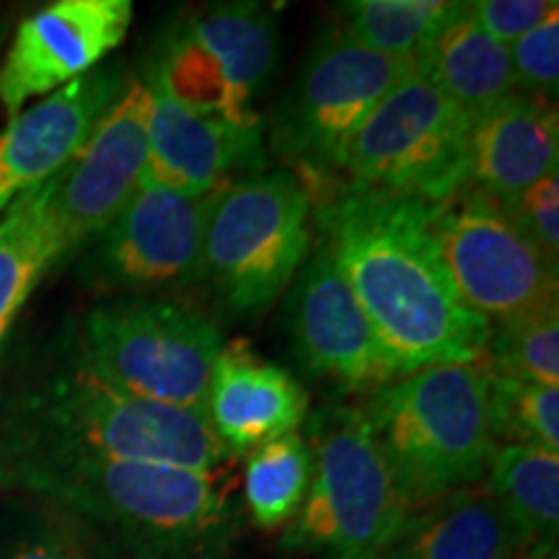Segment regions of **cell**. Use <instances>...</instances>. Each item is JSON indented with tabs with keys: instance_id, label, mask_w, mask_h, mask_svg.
Segmentation results:
<instances>
[{
	"instance_id": "ffe728a7",
	"label": "cell",
	"mask_w": 559,
	"mask_h": 559,
	"mask_svg": "<svg viewBox=\"0 0 559 559\" xmlns=\"http://www.w3.org/2000/svg\"><path fill=\"white\" fill-rule=\"evenodd\" d=\"M523 547L485 487L409 508L379 559H515Z\"/></svg>"
},
{
	"instance_id": "2e32d148",
	"label": "cell",
	"mask_w": 559,
	"mask_h": 559,
	"mask_svg": "<svg viewBox=\"0 0 559 559\" xmlns=\"http://www.w3.org/2000/svg\"><path fill=\"white\" fill-rule=\"evenodd\" d=\"M128 81L120 62L99 66L5 122L0 130V215L79 156Z\"/></svg>"
},
{
	"instance_id": "3957f363",
	"label": "cell",
	"mask_w": 559,
	"mask_h": 559,
	"mask_svg": "<svg viewBox=\"0 0 559 559\" xmlns=\"http://www.w3.org/2000/svg\"><path fill=\"white\" fill-rule=\"evenodd\" d=\"M0 453L143 461L218 472L239 464L202 412L145 402L96 376L75 347L0 400Z\"/></svg>"
},
{
	"instance_id": "ba28073f",
	"label": "cell",
	"mask_w": 559,
	"mask_h": 559,
	"mask_svg": "<svg viewBox=\"0 0 559 559\" xmlns=\"http://www.w3.org/2000/svg\"><path fill=\"white\" fill-rule=\"evenodd\" d=\"M412 73L415 60L373 52L330 26L272 115V151L309 192L342 181L355 135L383 96Z\"/></svg>"
},
{
	"instance_id": "30bf717a",
	"label": "cell",
	"mask_w": 559,
	"mask_h": 559,
	"mask_svg": "<svg viewBox=\"0 0 559 559\" xmlns=\"http://www.w3.org/2000/svg\"><path fill=\"white\" fill-rule=\"evenodd\" d=\"M472 117L412 73L368 117L345 160V181L419 202L449 200L466 187Z\"/></svg>"
},
{
	"instance_id": "5bb4252c",
	"label": "cell",
	"mask_w": 559,
	"mask_h": 559,
	"mask_svg": "<svg viewBox=\"0 0 559 559\" xmlns=\"http://www.w3.org/2000/svg\"><path fill=\"white\" fill-rule=\"evenodd\" d=\"M130 24V0H58L26 16L0 62L5 117L99 68L128 37Z\"/></svg>"
},
{
	"instance_id": "4fadbf2b",
	"label": "cell",
	"mask_w": 559,
	"mask_h": 559,
	"mask_svg": "<svg viewBox=\"0 0 559 559\" xmlns=\"http://www.w3.org/2000/svg\"><path fill=\"white\" fill-rule=\"evenodd\" d=\"M285 326L298 368L340 396H373L396 376L373 326L319 247L293 280Z\"/></svg>"
},
{
	"instance_id": "d4e9b609",
	"label": "cell",
	"mask_w": 559,
	"mask_h": 559,
	"mask_svg": "<svg viewBox=\"0 0 559 559\" xmlns=\"http://www.w3.org/2000/svg\"><path fill=\"white\" fill-rule=\"evenodd\" d=\"M453 5L449 0H347L337 5V26L368 50L415 60Z\"/></svg>"
},
{
	"instance_id": "5b68a950",
	"label": "cell",
	"mask_w": 559,
	"mask_h": 559,
	"mask_svg": "<svg viewBox=\"0 0 559 559\" xmlns=\"http://www.w3.org/2000/svg\"><path fill=\"white\" fill-rule=\"evenodd\" d=\"M309 495L283 547L319 559H379L409 506L360 407L326 404L306 419Z\"/></svg>"
},
{
	"instance_id": "52a82bcc",
	"label": "cell",
	"mask_w": 559,
	"mask_h": 559,
	"mask_svg": "<svg viewBox=\"0 0 559 559\" xmlns=\"http://www.w3.org/2000/svg\"><path fill=\"white\" fill-rule=\"evenodd\" d=\"M311 210L288 169L230 181L207 215L200 283L234 317L264 313L309 260Z\"/></svg>"
},
{
	"instance_id": "6da1fadb",
	"label": "cell",
	"mask_w": 559,
	"mask_h": 559,
	"mask_svg": "<svg viewBox=\"0 0 559 559\" xmlns=\"http://www.w3.org/2000/svg\"><path fill=\"white\" fill-rule=\"evenodd\" d=\"M309 194L317 247L347 280L396 376L485 362L489 324L453 288L430 228V202L345 179Z\"/></svg>"
},
{
	"instance_id": "4316f807",
	"label": "cell",
	"mask_w": 559,
	"mask_h": 559,
	"mask_svg": "<svg viewBox=\"0 0 559 559\" xmlns=\"http://www.w3.org/2000/svg\"><path fill=\"white\" fill-rule=\"evenodd\" d=\"M489 417L498 445H536L559 453V386L489 370Z\"/></svg>"
},
{
	"instance_id": "ac0fdd59",
	"label": "cell",
	"mask_w": 559,
	"mask_h": 559,
	"mask_svg": "<svg viewBox=\"0 0 559 559\" xmlns=\"http://www.w3.org/2000/svg\"><path fill=\"white\" fill-rule=\"evenodd\" d=\"M309 391L283 366L264 360L249 340L223 342L210 373L205 417L236 459L309 419Z\"/></svg>"
},
{
	"instance_id": "83f0119b",
	"label": "cell",
	"mask_w": 559,
	"mask_h": 559,
	"mask_svg": "<svg viewBox=\"0 0 559 559\" xmlns=\"http://www.w3.org/2000/svg\"><path fill=\"white\" fill-rule=\"evenodd\" d=\"M515 86L555 102L559 86V11L508 47Z\"/></svg>"
},
{
	"instance_id": "cb8c5ba5",
	"label": "cell",
	"mask_w": 559,
	"mask_h": 559,
	"mask_svg": "<svg viewBox=\"0 0 559 559\" xmlns=\"http://www.w3.org/2000/svg\"><path fill=\"white\" fill-rule=\"evenodd\" d=\"M313 459L304 432H288L247 453L243 510L262 531L285 528L309 495Z\"/></svg>"
},
{
	"instance_id": "603a6c76",
	"label": "cell",
	"mask_w": 559,
	"mask_h": 559,
	"mask_svg": "<svg viewBox=\"0 0 559 559\" xmlns=\"http://www.w3.org/2000/svg\"><path fill=\"white\" fill-rule=\"evenodd\" d=\"M481 481L523 547L555 539L559 528V453L536 445H498Z\"/></svg>"
},
{
	"instance_id": "44dd1931",
	"label": "cell",
	"mask_w": 559,
	"mask_h": 559,
	"mask_svg": "<svg viewBox=\"0 0 559 559\" xmlns=\"http://www.w3.org/2000/svg\"><path fill=\"white\" fill-rule=\"evenodd\" d=\"M415 73L472 120L519 91L508 47L481 29L469 13V3L453 5L449 19L415 55Z\"/></svg>"
},
{
	"instance_id": "7a4b0ae2",
	"label": "cell",
	"mask_w": 559,
	"mask_h": 559,
	"mask_svg": "<svg viewBox=\"0 0 559 559\" xmlns=\"http://www.w3.org/2000/svg\"><path fill=\"white\" fill-rule=\"evenodd\" d=\"M0 489L68 523L94 559H226L243 519L236 466L0 453Z\"/></svg>"
},
{
	"instance_id": "9c48e42d",
	"label": "cell",
	"mask_w": 559,
	"mask_h": 559,
	"mask_svg": "<svg viewBox=\"0 0 559 559\" xmlns=\"http://www.w3.org/2000/svg\"><path fill=\"white\" fill-rule=\"evenodd\" d=\"M277 34V13L260 3L210 5L166 29L143 75L187 109L260 128L254 99L275 73Z\"/></svg>"
},
{
	"instance_id": "1f68e13d",
	"label": "cell",
	"mask_w": 559,
	"mask_h": 559,
	"mask_svg": "<svg viewBox=\"0 0 559 559\" xmlns=\"http://www.w3.org/2000/svg\"><path fill=\"white\" fill-rule=\"evenodd\" d=\"M515 559H559L557 536H555V539H539V542L526 544V547L519 549Z\"/></svg>"
},
{
	"instance_id": "e0dca14e",
	"label": "cell",
	"mask_w": 559,
	"mask_h": 559,
	"mask_svg": "<svg viewBox=\"0 0 559 559\" xmlns=\"http://www.w3.org/2000/svg\"><path fill=\"white\" fill-rule=\"evenodd\" d=\"M140 81L151 91L148 160L140 187L210 194L236 181V174H262L264 124L236 128L218 117L187 109L148 75Z\"/></svg>"
},
{
	"instance_id": "9a60e30c",
	"label": "cell",
	"mask_w": 559,
	"mask_h": 559,
	"mask_svg": "<svg viewBox=\"0 0 559 559\" xmlns=\"http://www.w3.org/2000/svg\"><path fill=\"white\" fill-rule=\"evenodd\" d=\"M151 91L130 79L86 145L55 179L52 210L70 254L99 234L138 192L148 160Z\"/></svg>"
},
{
	"instance_id": "484cf974",
	"label": "cell",
	"mask_w": 559,
	"mask_h": 559,
	"mask_svg": "<svg viewBox=\"0 0 559 559\" xmlns=\"http://www.w3.org/2000/svg\"><path fill=\"white\" fill-rule=\"evenodd\" d=\"M485 362L508 379L559 386V306L489 326Z\"/></svg>"
},
{
	"instance_id": "4dcf8cb0",
	"label": "cell",
	"mask_w": 559,
	"mask_h": 559,
	"mask_svg": "<svg viewBox=\"0 0 559 559\" xmlns=\"http://www.w3.org/2000/svg\"><path fill=\"white\" fill-rule=\"evenodd\" d=\"M559 11L557 0H474L469 13L489 37L510 47Z\"/></svg>"
},
{
	"instance_id": "d6a6232c",
	"label": "cell",
	"mask_w": 559,
	"mask_h": 559,
	"mask_svg": "<svg viewBox=\"0 0 559 559\" xmlns=\"http://www.w3.org/2000/svg\"><path fill=\"white\" fill-rule=\"evenodd\" d=\"M5 16L3 13H0V52H3V45H5V37H9V32H5Z\"/></svg>"
},
{
	"instance_id": "277c9868",
	"label": "cell",
	"mask_w": 559,
	"mask_h": 559,
	"mask_svg": "<svg viewBox=\"0 0 559 559\" xmlns=\"http://www.w3.org/2000/svg\"><path fill=\"white\" fill-rule=\"evenodd\" d=\"M360 409L409 508L479 487L498 449L487 362L412 370Z\"/></svg>"
},
{
	"instance_id": "f546056e",
	"label": "cell",
	"mask_w": 559,
	"mask_h": 559,
	"mask_svg": "<svg viewBox=\"0 0 559 559\" xmlns=\"http://www.w3.org/2000/svg\"><path fill=\"white\" fill-rule=\"evenodd\" d=\"M523 234L544 254L559 262V174H549L528 187L519 200L506 207Z\"/></svg>"
},
{
	"instance_id": "d6986e66",
	"label": "cell",
	"mask_w": 559,
	"mask_h": 559,
	"mask_svg": "<svg viewBox=\"0 0 559 559\" xmlns=\"http://www.w3.org/2000/svg\"><path fill=\"white\" fill-rule=\"evenodd\" d=\"M559 117L555 102L513 91L472 120L466 187L502 207L557 171Z\"/></svg>"
},
{
	"instance_id": "8fae6325",
	"label": "cell",
	"mask_w": 559,
	"mask_h": 559,
	"mask_svg": "<svg viewBox=\"0 0 559 559\" xmlns=\"http://www.w3.org/2000/svg\"><path fill=\"white\" fill-rule=\"evenodd\" d=\"M430 228L459 298L489 326L559 306V262L500 202L464 187L432 205Z\"/></svg>"
},
{
	"instance_id": "8992f818",
	"label": "cell",
	"mask_w": 559,
	"mask_h": 559,
	"mask_svg": "<svg viewBox=\"0 0 559 559\" xmlns=\"http://www.w3.org/2000/svg\"><path fill=\"white\" fill-rule=\"evenodd\" d=\"M70 345L111 386L205 415L223 334L205 311L185 300L117 296L86 311Z\"/></svg>"
},
{
	"instance_id": "7c38bea8",
	"label": "cell",
	"mask_w": 559,
	"mask_h": 559,
	"mask_svg": "<svg viewBox=\"0 0 559 559\" xmlns=\"http://www.w3.org/2000/svg\"><path fill=\"white\" fill-rule=\"evenodd\" d=\"M221 190L187 194L138 187L128 205L79 249L81 283L115 298L198 285L207 215Z\"/></svg>"
},
{
	"instance_id": "f1b7e54d",
	"label": "cell",
	"mask_w": 559,
	"mask_h": 559,
	"mask_svg": "<svg viewBox=\"0 0 559 559\" xmlns=\"http://www.w3.org/2000/svg\"><path fill=\"white\" fill-rule=\"evenodd\" d=\"M37 508V506H34ZM39 513L16 521L0 544V559H94L68 523L37 508Z\"/></svg>"
},
{
	"instance_id": "7402d4cb",
	"label": "cell",
	"mask_w": 559,
	"mask_h": 559,
	"mask_svg": "<svg viewBox=\"0 0 559 559\" xmlns=\"http://www.w3.org/2000/svg\"><path fill=\"white\" fill-rule=\"evenodd\" d=\"M55 179L24 192L0 215V345L47 270L70 257L52 210Z\"/></svg>"
}]
</instances>
